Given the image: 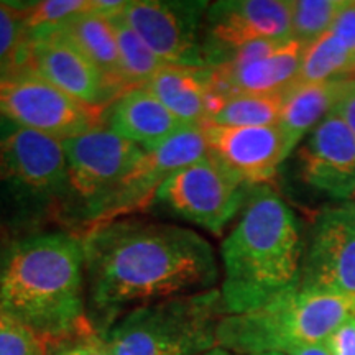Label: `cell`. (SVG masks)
<instances>
[{
  "label": "cell",
  "mask_w": 355,
  "mask_h": 355,
  "mask_svg": "<svg viewBox=\"0 0 355 355\" xmlns=\"http://www.w3.org/2000/svg\"><path fill=\"white\" fill-rule=\"evenodd\" d=\"M250 188L241 176L207 155L173 173L159 186L155 202L180 219L219 235L242 211Z\"/></svg>",
  "instance_id": "cell-8"
},
{
  "label": "cell",
  "mask_w": 355,
  "mask_h": 355,
  "mask_svg": "<svg viewBox=\"0 0 355 355\" xmlns=\"http://www.w3.org/2000/svg\"><path fill=\"white\" fill-rule=\"evenodd\" d=\"M352 78L355 79V53L329 30L306 46L296 83L314 84Z\"/></svg>",
  "instance_id": "cell-22"
},
{
  "label": "cell",
  "mask_w": 355,
  "mask_h": 355,
  "mask_svg": "<svg viewBox=\"0 0 355 355\" xmlns=\"http://www.w3.org/2000/svg\"><path fill=\"white\" fill-rule=\"evenodd\" d=\"M46 355H114L104 332L91 319H83L78 326L63 334L46 339Z\"/></svg>",
  "instance_id": "cell-27"
},
{
  "label": "cell",
  "mask_w": 355,
  "mask_h": 355,
  "mask_svg": "<svg viewBox=\"0 0 355 355\" xmlns=\"http://www.w3.org/2000/svg\"><path fill=\"white\" fill-rule=\"evenodd\" d=\"M207 2L135 0L121 15L165 64L206 68L202 28Z\"/></svg>",
  "instance_id": "cell-11"
},
{
  "label": "cell",
  "mask_w": 355,
  "mask_h": 355,
  "mask_svg": "<svg viewBox=\"0 0 355 355\" xmlns=\"http://www.w3.org/2000/svg\"><path fill=\"white\" fill-rule=\"evenodd\" d=\"M25 37V2H0V79L15 66Z\"/></svg>",
  "instance_id": "cell-28"
},
{
  "label": "cell",
  "mask_w": 355,
  "mask_h": 355,
  "mask_svg": "<svg viewBox=\"0 0 355 355\" xmlns=\"http://www.w3.org/2000/svg\"><path fill=\"white\" fill-rule=\"evenodd\" d=\"M68 163L74 222L79 235L96 224L114 194L145 157L139 145L105 127L63 140Z\"/></svg>",
  "instance_id": "cell-7"
},
{
  "label": "cell",
  "mask_w": 355,
  "mask_h": 355,
  "mask_svg": "<svg viewBox=\"0 0 355 355\" xmlns=\"http://www.w3.org/2000/svg\"><path fill=\"white\" fill-rule=\"evenodd\" d=\"M105 109L83 104L33 73L12 71L0 79V117L56 140L102 127Z\"/></svg>",
  "instance_id": "cell-9"
},
{
  "label": "cell",
  "mask_w": 355,
  "mask_h": 355,
  "mask_svg": "<svg viewBox=\"0 0 355 355\" xmlns=\"http://www.w3.org/2000/svg\"><path fill=\"white\" fill-rule=\"evenodd\" d=\"M334 112L347 123L350 132L355 135V81L352 83L349 91L345 92L343 99L337 102Z\"/></svg>",
  "instance_id": "cell-32"
},
{
  "label": "cell",
  "mask_w": 355,
  "mask_h": 355,
  "mask_svg": "<svg viewBox=\"0 0 355 355\" xmlns=\"http://www.w3.org/2000/svg\"><path fill=\"white\" fill-rule=\"evenodd\" d=\"M324 344L331 355H355V314L345 319Z\"/></svg>",
  "instance_id": "cell-30"
},
{
  "label": "cell",
  "mask_w": 355,
  "mask_h": 355,
  "mask_svg": "<svg viewBox=\"0 0 355 355\" xmlns=\"http://www.w3.org/2000/svg\"><path fill=\"white\" fill-rule=\"evenodd\" d=\"M94 3L86 0H44L25 2L26 37H38L61 28L73 17L92 10Z\"/></svg>",
  "instance_id": "cell-26"
},
{
  "label": "cell",
  "mask_w": 355,
  "mask_h": 355,
  "mask_svg": "<svg viewBox=\"0 0 355 355\" xmlns=\"http://www.w3.org/2000/svg\"><path fill=\"white\" fill-rule=\"evenodd\" d=\"M0 199L21 225L74 220L63 141L0 117Z\"/></svg>",
  "instance_id": "cell-4"
},
{
  "label": "cell",
  "mask_w": 355,
  "mask_h": 355,
  "mask_svg": "<svg viewBox=\"0 0 355 355\" xmlns=\"http://www.w3.org/2000/svg\"><path fill=\"white\" fill-rule=\"evenodd\" d=\"M300 173L313 189L347 201L355 194V135L334 110L298 150Z\"/></svg>",
  "instance_id": "cell-16"
},
{
  "label": "cell",
  "mask_w": 355,
  "mask_h": 355,
  "mask_svg": "<svg viewBox=\"0 0 355 355\" xmlns=\"http://www.w3.org/2000/svg\"><path fill=\"white\" fill-rule=\"evenodd\" d=\"M220 259L227 314L259 309L300 286L304 259L300 222L272 186L248 191L241 219L222 242Z\"/></svg>",
  "instance_id": "cell-2"
},
{
  "label": "cell",
  "mask_w": 355,
  "mask_h": 355,
  "mask_svg": "<svg viewBox=\"0 0 355 355\" xmlns=\"http://www.w3.org/2000/svg\"><path fill=\"white\" fill-rule=\"evenodd\" d=\"M306 44L290 38L255 42L241 48L224 64L211 69L212 89L232 94H279L296 83Z\"/></svg>",
  "instance_id": "cell-14"
},
{
  "label": "cell",
  "mask_w": 355,
  "mask_h": 355,
  "mask_svg": "<svg viewBox=\"0 0 355 355\" xmlns=\"http://www.w3.org/2000/svg\"><path fill=\"white\" fill-rule=\"evenodd\" d=\"M6 252H7V248L3 247L2 237H0V266H2V261H3V257H6Z\"/></svg>",
  "instance_id": "cell-35"
},
{
  "label": "cell",
  "mask_w": 355,
  "mask_h": 355,
  "mask_svg": "<svg viewBox=\"0 0 355 355\" xmlns=\"http://www.w3.org/2000/svg\"><path fill=\"white\" fill-rule=\"evenodd\" d=\"M331 32L339 35L344 43L355 53V2L352 0H345V6L332 24Z\"/></svg>",
  "instance_id": "cell-31"
},
{
  "label": "cell",
  "mask_w": 355,
  "mask_h": 355,
  "mask_svg": "<svg viewBox=\"0 0 355 355\" xmlns=\"http://www.w3.org/2000/svg\"><path fill=\"white\" fill-rule=\"evenodd\" d=\"M282 104L283 92L279 94H232L225 97L219 112L207 123L220 127L277 125L279 114H282Z\"/></svg>",
  "instance_id": "cell-23"
},
{
  "label": "cell",
  "mask_w": 355,
  "mask_h": 355,
  "mask_svg": "<svg viewBox=\"0 0 355 355\" xmlns=\"http://www.w3.org/2000/svg\"><path fill=\"white\" fill-rule=\"evenodd\" d=\"M81 237L86 295L112 322L127 308L212 290L219 279L214 248L188 227L122 217Z\"/></svg>",
  "instance_id": "cell-1"
},
{
  "label": "cell",
  "mask_w": 355,
  "mask_h": 355,
  "mask_svg": "<svg viewBox=\"0 0 355 355\" xmlns=\"http://www.w3.org/2000/svg\"><path fill=\"white\" fill-rule=\"evenodd\" d=\"M0 355H46V339L0 311Z\"/></svg>",
  "instance_id": "cell-29"
},
{
  "label": "cell",
  "mask_w": 355,
  "mask_h": 355,
  "mask_svg": "<svg viewBox=\"0 0 355 355\" xmlns=\"http://www.w3.org/2000/svg\"><path fill=\"white\" fill-rule=\"evenodd\" d=\"M109 20L114 26L115 38H117L122 73L128 89L144 87L165 66V63L146 46V43L123 20L121 13L110 17Z\"/></svg>",
  "instance_id": "cell-24"
},
{
  "label": "cell",
  "mask_w": 355,
  "mask_h": 355,
  "mask_svg": "<svg viewBox=\"0 0 355 355\" xmlns=\"http://www.w3.org/2000/svg\"><path fill=\"white\" fill-rule=\"evenodd\" d=\"M209 155L219 159L247 184H266L288 158L278 125L220 127L202 125Z\"/></svg>",
  "instance_id": "cell-17"
},
{
  "label": "cell",
  "mask_w": 355,
  "mask_h": 355,
  "mask_svg": "<svg viewBox=\"0 0 355 355\" xmlns=\"http://www.w3.org/2000/svg\"><path fill=\"white\" fill-rule=\"evenodd\" d=\"M209 155L202 127H184L158 148L146 152L130 176L123 181L107 207L92 227L145 211L155 202L159 186L181 168L193 165ZM87 229V230H89Z\"/></svg>",
  "instance_id": "cell-15"
},
{
  "label": "cell",
  "mask_w": 355,
  "mask_h": 355,
  "mask_svg": "<svg viewBox=\"0 0 355 355\" xmlns=\"http://www.w3.org/2000/svg\"><path fill=\"white\" fill-rule=\"evenodd\" d=\"M227 316L220 290L176 296L123 313L104 331L114 355H202Z\"/></svg>",
  "instance_id": "cell-6"
},
{
  "label": "cell",
  "mask_w": 355,
  "mask_h": 355,
  "mask_svg": "<svg viewBox=\"0 0 355 355\" xmlns=\"http://www.w3.org/2000/svg\"><path fill=\"white\" fill-rule=\"evenodd\" d=\"M300 286L331 293L355 306V202L344 201L318 214Z\"/></svg>",
  "instance_id": "cell-12"
},
{
  "label": "cell",
  "mask_w": 355,
  "mask_h": 355,
  "mask_svg": "<svg viewBox=\"0 0 355 355\" xmlns=\"http://www.w3.org/2000/svg\"><path fill=\"white\" fill-rule=\"evenodd\" d=\"M58 30L66 35L74 46L101 71L119 96L127 91L128 86L123 79L117 38L107 17L94 12L92 7V10L73 17Z\"/></svg>",
  "instance_id": "cell-21"
},
{
  "label": "cell",
  "mask_w": 355,
  "mask_h": 355,
  "mask_svg": "<svg viewBox=\"0 0 355 355\" xmlns=\"http://www.w3.org/2000/svg\"><path fill=\"white\" fill-rule=\"evenodd\" d=\"M105 127L152 152L183 130V125L165 105L145 87H130L105 109Z\"/></svg>",
  "instance_id": "cell-18"
},
{
  "label": "cell",
  "mask_w": 355,
  "mask_h": 355,
  "mask_svg": "<svg viewBox=\"0 0 355 355\" xmlns=\"http://www.w3.org/2000/svg\"><path fill=\"white\" fill-rule=\"evenodd\" d=\"M355 79H334L326 83H295L283 92L278 128L285 140L286 157L329 115Z\"/></svg>",
  "instance_id": "cell-19"
},
{
  "label": "cell",
  "mask_w": 355,
  "mask_h": 355,
  "mask_svg": "<svg viewBox=\"0 0 355 355\" xmlns=\"http://www.w3.org/2000/svg\"><path fill=\"white\" fill-rule=\"evenodd\" d=\"M12 71L37 74L68 96L96 109H107L119 97V92L101 71L60 30L25 37Z\"/></svg>",
  "instance_id": "cell-13"
},
{
  "label": "cell",
  "mask_w": 355,
  "mask_h": 355,
  "mask_svg": "<svg viewBox=\"0 0 355 355\" xmlns=\"http://www.w3.org/2000/svg\"><path fill=\"white\" fill-rule=\"evenodd\" d=\"M260 355H285V354H279V352H270V354H260Z\"/></svg>",
  "instance_id": "cell-36"
},
{
  "label": "cell",
  "mask_w": 355,
  "mask_h": 355,
  "mask_svg": "<svg viewBox=\"0 0 355 355\" xmlns=\"http://www.w3.org/2000/svg\"><path fill=\"white\" fill-rule=\"evenodd\" d=\"M0 311L44 339L86 319L81 235L35 232L8 247L0 266Z\"/></svg>",
  "instance_id": "cell-3"
},
{
  "label": "cell",
  "mask_w": 355,
  "mask_h": 355,
  "mask_svg": "<svg viewBox=\"0 0 355 355\" xmlns=\"http://www.w3.org/2000/svg\"><path fill=\"white\" fill-rule=\"evenodd\" d=\"M352 314L355 306L344 298L298 286L259 309L222 318L217 347L235 355L286 354L324 343Z\"/></svg>",
  "instance_id": "cell-5"
},
{
  "label": "cell",
  "mask_w": 355,
  "mask_h": 355,
  "mask_svg": "<svg viewBox=\"0 0 355 355\" xmlns=\"http://www.w3.org/2000/svg\"><path fill=\"white\" fill-rule=\"evenodd\" d=\"M345 0H295L291 2V38L306 46L331 30Z\"/></svg>",
  "instance_id": "cell-25"
},
{
  "label": "cell",
  "mask_w": 355,
  "mask_h": 355,
  "mask_svg": "<svg viewBox=\"0 0 355 355\" xmlns=\"http://www.w3.org/2000/svg\"><path fill=\"white\" fill-rule=\"evenodd\" d=\"M285 355H331L329 349L324 343L318 344H309V345H301V347H296L286 352Z\"/></svg>",
  "instance_id": "cell-33"
},
{
  "label": "cell",
  "mask_w": 355,
  "mask_h": 355,
  "mask_svg": "<svg viewBox=\"0 0 355 355\" xmlns=\"http://www.w3.org/2000/svg\"><path fill=\"white\" fill-rule=\"evenodd\" d=\"M202 355H235V354L229 352V350H225V349L216 347V349H212V350H209V352H206V354H202Z\"/></svg>",
  "instance_id": "cell-34"
},
{
  "label": "cell",
  "mask_w": 355,
  "mask_h": 355,
  "mask_svg": "<svg viewBox=\"0 0 355 355\" xmlns=\"http://www.w3.org/2000/svg\"><path fill=\"white\" fill-rule=\"evenodd\" d=\"M290 38L291 2L224 0L209 3L202 28L204 63L206 68H216L247 44Z\"/></svg>",
  "instance_id": "cell-10"
},
{
  "label": "cell",
  "mask_w": 355,
  "mask_h": 355,
  "mask_svg": "<svg viewBox=\"0 0 355 355\" xmlns=\"http://www.w3.org/2000/svg\"><path fill=\"white\" fill-rule=\"evenodd\" d=\"M186 127L207 123V101L212 92L209 68L165 64L144 86Z\"/></svg>",
  "instance_id": "cell-20"
}]
</instances>
